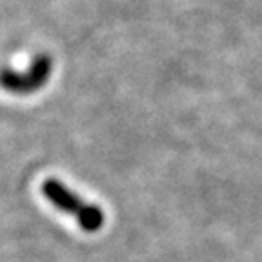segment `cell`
<instances>
[{
    "label": "cell",
    "instance_id": "obj_1",
    "mask_svg": "<svg viewBox=\"0 0 262 262\" xmlns=\"http://www.w3.org/2000/svg\"><path fill=\"white\" fill-rule=\"evenodd\" d=\"M42 195L60 211L68 213L78 222L86 233H97L98 229L104 228L106 215L98 206L91 202L82 201L77 193H73L66 184H62L57 179H48L42 184Z\"/></svg>",
    "mask_w": 262,
    "mask_h": 262
},
{
    "label": "cell",
    "instance_id": "obj_2",
    "mask_svg": "<svg viewBox=\"0 0 262 262\" xmlns=\"http://www.w3.org/2000/svg\"><path fill=\"white\" fill-rule=\"evenodd\" d=\"M53 71V60L48 53H38L26 71L11 68L0 70V88L13 95H31L40 91L49 82Z\"/></svg>",
    "mask_w": 262,
    "mask_h": 262
}]
</instances>
